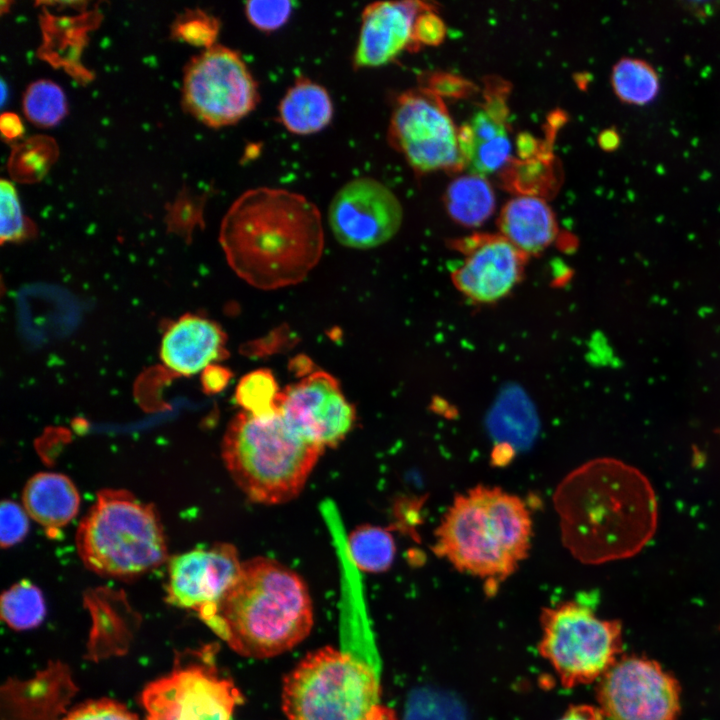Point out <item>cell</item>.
I'll use <instances>...</instances> for the list:
<instances>
[{"instance_id":"6da1fadb","label":"cell","mask_w":720,"mask_h":720,"mask_svg":"<svg viewBox=\"0 0 720 720\" xmlns=\"http://www.w3.org/2000/svg\"><path fill=\"white\" fill-rule=\"evenodd\" d=\"M553 503L564 547L584 564L631 558L657 530L658 502L651 482L613 457L591 459L567 474Z\"/></svg>"},{"instance_id":"7a4b0ae2","label":"cell","mask_w":720,"mask_h":720,"mask_svg":"<svg viewBox=\"0 0 720 720\" xmlns=\"http://www.w3.org/2000/svg\"><path fill=\"white\" fill-rule=\"evenodd\" d=\"M221 242L234 271L253 287L298 284L319 262L324 247L321 215L305 196L258 187L232 204Z\"/></svg>"},{"instance_id":"3957f363","label":"cell","mask_w":720,"mask_h":720,"mask_svg":"<svg viewBox=\"0 0 720 720\" xmlns=\"http://www.w3.org/2000/svg\"><path fill=\"white\" fill-rule=\"evenodd\" d=\"M313 617L303 579L275 559L255 557L242 562L234 583L202 621L239 655L261 659L302 642Z\"/></svg>"},{"instance_id":"277c9868","label":"cell","mask_w":720,"mask_h":720,"mask_svg":"<svg viewBox=\"0 0 720 720\" xmlns=\"http://www.w3.org/2000/svg\"><path fill=\"white\" fill-rule=\"evenodd\" d=\"M532 518L517 495L479 484L457 494L435 530L434 553L496 592L529 554Z\"/></svg>"},{"instance_id":"5b68a950","label":"cell","mask_w":720,"mask_h":720,"mask_svg":"<svg viewBox=\"0 0 720 720\" xmlns=\"http://www.w3.org/2000/svg\"><path fill=\"white\" fill-rule=\"evenodd\" d=\"M324 450L295 434L278 411L240 412L222 441V458L233 481L249 500L265 505L298 496Z\"/></svg>"},{"instance_id":"8992f818","label":"cell","mask_w":720,"mask_h":720,"mask_svg":"<svg viewBox=\"0 0 720 720\" xmlns=\"http://www.w3.org/2000/svg\"><path fill=\"white\" fill-rule=\"evenodd\" d=\"M76 546L91 571L133 579L167 559L164 530L153 505L122 489H104L82 519Z\"/></svg>"},{"instance_id":"52a82bcc","label":"cell","mask_w":720,"mask_h":720,"mask_svg":"<svg viewBox=\"0 0 720 720\" xmlns=\"http://www.w3.org/2000/svg\"><path fill=\"white\" fill-rule=\"evenodd\" d=\"M375 671L332 647L306 655L285 677L281 707L286 720H361L380 704Z\"/></svg>"},{"instance_id":"ba28073f","label":"cell","mask_w":720,"mask_h":720,"mask_svg":"<svg viewBox=\"0 0 720 720\" xmlns=\"http://www.w3.org/2000/svg\"><path fill=\"white\" fill-rule=\"evenodd\" d=\"M540 625L539 652L566 688L599 680L622 652L621 623L599 618L579 601L543 608Z\"/></svg>"},{"instance_id":"9c48e42d","label":"cell","mask_w":720,"mask_h":720,"mask_svg":"<svg viewBox=\"0 0 720 720\" xmlns=\"http://www.w3.org/2000/svg\"><path fill=\"white\" fill-rule=\"evenodd\" d=\"M183 104L194 117L210 127L234 124L257 105V84L239 54L213 45L186 65Z\"/></svg>"},{"instance_id":"30bf717a","label":"cell","mask_w":720,"mask_h":720,"mask_svg":"<svg viewBox=\"0 0 720 720\" xmlns=\"http://www.w3.org/2000/svg\"><path fill=\"white\" fill-rule=\"evenodd\" d=\"M242 695L208 657L181 662L141 694L146 720H232Z\"/></svg>"},{"instance_id":"8fae6325","label":"cell","mask_w":720,"mask_h":720,"mask_svg":"<svg viewBox=\"0 0 720 720\" xmlns=\"http://www.w3.org/2000/svg\"><path fill=\"white\" fill-rule=\"evenodd\" d=\"M597 700L609 720H677L681 687L657 661L622 656L599 679Z\"/></svg>"},{"instance_id":"7c38bea8","label":"cell","mask_w":720,"mask_h":720,"mask_svg":"<svg viewBox=\"0 0 720 720\" xmlns=\"http://www.w3.org/2000/svg\"><path fill=\"white\" fill-rule=\"evenodd\" d=\"M388 138L416 171L449 169L463 162L458 132L440 99L428 89L399 97Z\"/></svg>"},{"instance_id":"4fadbf2b","label":"cell","mask_w":720,"mask_h":720,"mask_svg":"<svg viewBox=\"0 0 720 720\" xmlns=\"http://www.w3.org/2000/svg\"><path fill=\"white\" fill-rule=\"evenodd\" d=\"M403 218L396 195L371 177L355 178L333 197L328 212L336 240L345 247L370 249L390 240Z\"/></svg>"},{"instance_id":"5bb4252c","label":"cell","mask_w":720,"mask_h":720,"mask_svg":"<svg viewBox=\"0 0 720 720\" xmlns=\"http://www.w3.org/2000/svg\"><path fill=\"white\" fill-rule=\"evenodd\" d=\"M277 411L295 434L324 449L342 442L356 419L337 380L322 371L280 392Z\"/></svg>"},{"instance_id":"9a60e30c","label":"cell","mask_w":720,"mask_h":720,"mask_svg":"<svg viewBox=\"0 0 720 720\" xmlns=\"http://www.w3.org/2000/svg\"><path fill=\"white\" fill-rule=\"evenodd\" d=\"M241 565L236 548L228 543L173 556L168 564L166 600L195 611L203 620L234 583Z\"/></svg>"},{"instance_id":"2e32d148","label":"cell","mask_w":720,"mask_h":720,"mask_svg":"<svg viewBox=\"0 0 720 720\" xmlns=\"http://www.w3.org/2000/svg\"><path fill=\"white\" fill-rule=\"evenodd\" d=\"M472 248L454 273L455 284L473 300H498L518 281L522 253L503 236L482 239Z\"/></svg>"},{"instance_id":"e0dca14e","label":"cell","mask_w":720,"mask_h":720,"mask_svg":"<svg viewBox=\"0 0 720 720\" xmlns=\"http://www.w3.org/2000/svg\"><path fill=\"white\" fill-rule=\"evenodd\" d=\"M420 2H376L362 13L354 65L377 67L388 63L413 42Z\"/></svg>"},{"instance_id":"ac0fdd59","label":"cell","mask_w":720,"mask_h":720,"mask_svg":"<svg viewBox=\"0 0 720 720\" xmlns=\"http://www.w3.org/2000/svg\"><path fill=\"white\" fill-rule=\"evenodd\" d=\"M225 335L211 320L185 315L163 334L160 358L171 372L181 376L201 373L225 354Z\"/></svg>"},{"instance_id":"d6986e66","label":"cell","mask_w":720,"mask_h":720,"mask_svg":"<svg viewBox=\"0 0 720 720\" xmlns=\"http://www.w3.org/2000/svg\"><path fill=\"white\" fill-rule=\"evenodd\" d=\"M79 505L76 486L60 473H37L27 481L23 490L26 512L48 530L67 525L77 515Z\"/></svg>"},{"instance_id":"ffe728a7","label":"cell","mask_w":720,"mask_h":720,"mask_svg":"<svg viewBox=\"0 0 720 720\" xmlns=\"http://www.w3.org/2000/svg\"><path fill=\"white\" fill-rule=\"evenodd\" d=\"M499 224L503 237L521 253H535L547 247L556 235L550 207L536 196H519L503 208Z\"/></svg>"},{"instance_id":"44dd1931","label":"cell","mask_w":720,"mask_h":720,"mask_svg":"<svg viewBox=\"0 0 720 720\" xmlns=\"http://www.w3.org/2000/svg\"><path fill=\"white\" fill-rule=\"evenodd\" d=\"M463 160L471 174L484 176L501 168L511 151L504 125L490 112L480 110L458 132Z\"/></svg>"},{"instance_id":"7402d4cb","label":"cell","mask_w":720,"mask_h":720,"mask_svg":"<svg viewBox=\"0 0 720 720\" xmlns=\"http://www.w3.org/2000/svg\"><path fill=\"white\" fill-rule=\"evenodd\" d=\"M333 105L324 87L302 78L291 86L279 105L282 125L291 133L309 135L325 128L331 121Z\"/></svg>"},{"instance_id":"603a6c76","label":"cell","mask_w":720,"mask_h":720,"mask_svg":"<svg viewBox=\"0 0 720 720\" xmlns=\"http://www.w3.org/2000/svg\"><path fill=\"white\" fill-rule=\"evenodd\" d=\"M449 215L466 226H477L487 220L495 208V196L488 181L470 174L450 183L445 195Z\"/></svg>"},{"instance_id":"cb8c5ba5","label":"cell","mask_w":720,"mask_h":720,"mask_svg":"<svg viewBox=\"0 0 720 720\" xmlns=\"http://www.w3.org/2000/svg\"><path fill=\"white\" fill-rule=\"evenodd\" d=\"M610 82L615 96L632 106L652 103L660 92L657 70L644 59L623 57L613 66Z\"/></svg>"},{"instance_id":"d4e9b609","label":"cell","mask_w":720,"mask_h":720,"mask_svg":"<svg viewBox=\"0 0 720 720\" xmlns=\"http://www.w3.org/2000/svg\"><path fill=\"white\" fill-rule=\"evenodd\" d=\"M348 549L354 564L360 570L369 573L388 570L396 554L391 533L370 524L362 525L350 533Z\"/></svg>"},{"instance_id":"484cf974","label":"cell","mask_w":720,"mask_h":720,"mask_svg":"<svg viewBox=\"0 0 720 720\" xmlns=\"http://www.w3.org/2000/svg\"><path fill=\"white\" fill-rule=\"evenodd\" d=\"M45 614L42 592L29 580L15 583L1 596L2 619L13 629L34 628L43 621Z\"/></svg>"},{"instance_id":"4316f807","label":"cell","mask_w":720,"mask_h":720,"mask_svg":"<svg viewBox=\"0 0 720 720\" xmlns=\"http://www.w3.org/2000/svg\"><path fill=\"white\" fill-rule=\"evenodd\" d=\"M23 111L29 121L38 126H54L66 115L65 94L54 82L37 80L24 93Z\"/></svg>"},{"instance_id":"83f0119b","label":"cell","mask_w":720,"mask_h":720,"mask_svg":"<svg viewBox=\"0 0 720 720\" xmlns=\"http://www.w3.org/2000/svg\"><path fill=\"white\" fill-rule=\"evenodd\" d=\"M280 392L269 370L259 369L245 375L239 382L235 398L243 411L264 415L277 411Z\"/></svg>"},{"instance_id":"f1b7e54d","label":"cell","mask_w":720,"mask_h":720,"mask_svg":"<svg viewBox=\"0 0 720 720\" xmlns=\"http://www.w3.org/2000/svg\"><path fill=\"white\" fill-rule=\"evenodd\" d=\"M56 146L50 139L36 137L16 147L11 156L15 177L36 180L43 176L55 158Z\"/></svg>"},{"instance_id":"f546056e","label":"cell","mask_w":720,"mask_h":720,"mask_svg":"<svg viewBox=\"0 0 720 720\" xmlns=\"http://www.w3.org/2000/svg\"><path fill=\"white\" fill-rule=\"evenodd\" d=\"M172 33L177 39L207 49L216 39L218 22L201 10L187 11L177 18Z\"/></svg>"},{"instance_id":"4dcf8cb0","label":"cell","mask_w":720,"mask_h":720,"mask_svg":"<svg viewBox=\"0 0 720 720\" xmlns=\"http://www.w3.org/2000/svg\"><path fill=\"white\" fill-rule=\"evenodd\" d=\"M1 229L2 242H14L23 239L27 234L28 225L22 213L17 191L8 180L0 182Z\"/></svg>"},{"instance_id":"1f68e13d","label":"cell","mask_w":720,"mask_h":720,"mask_svg":"<svg viewBox=\"0 0 720 720\" xmlns=\"http://www.w3.org/2000/svg\"><path fill=\"white\" fill-rule=\"evenodd\" d=\"M292 12L290 1H249L245 13L249 22L265 32L274 31L283 26Z\"/></svg>"},{"instance_id":"d6a6232c","label":"cell","mask_w":720,"mask_h":720,"mask_svg":"<svg viewBox=\"0 0 720 720\" xmlns=\"http://www.w3.org/2000/svg\"><path fill=\"white\" fill-rule=\"evenodd\" d=\"M28 513L19 504L5 500L0 509V541L3 548L21 542L28 533Z\"/></svg>"},{"instance_id":"836d02e7","label":"cell","mask_w":720,"mask_h":720,"mask_svg":"<svg viewBox=\"0 0 720 720\" xmlns=\"http://www.w3.org/2000/svg\"><path fill=\"white\" fill-rule=\"evenodd\" d=\"M64 720H139V718L118 702L100 699L76 707Z\"/></svg>"},{"instance_id":"e575fe53","label":"cell","mask_w":720,"mask_h":720,"mask_svg":"<svg viewBox=\"0 0 720 720\" xmlns=\"http://www.w3.org/2000/svg\"><path fill=\"white\" fill-rule=\"evenodd\" d=\"M444 35L445 26L439 16L428 11L418 14L414 24L413 41L437 45Z\"/></svg>"},{"instance_id":"d590c367","label":"cell","mask_w":720,"mask_h":720,"mask_svg":"<svg viewBox=\"0 0 720 720\" xmlns=\"http://www.w3.org/2000/svg\"><path fill=\"white\" fill-rule=\"evenodd\" d=\"M201 384L206 393L221 392L231 379V372L217 364H212L201 372Z\"/></svg>"},{"instance_id":"8d00e7d4","label":"cell","mask_w":720,"mask_h":720,"mask_svg":"<svg viewBox=\"0 0 720 720\" xmlns=\"http://www.w3.org/2000/svg\"><path fill=\"white\" fill-rule=\"evenodd\" d=\"M599 707L580 704L570 706L557 720H604Z\"/></svg>"},{"instance_id":"74e56055","label":"cell","mask_w":720,"mask_h":720,"mask_svg":"<svg viewBox=\"0 0 720 720\" xmlns=\"http://www.w3.org/2000/svg\"><path fill=\"white\" fill-rule=\"evenodd\" d=\"M0 129L2 135L8 140L16 139L24 132L23 124L20 118L11 112L2 114L0 119Z\"/></svg>"},{"instance_id":"f35d334b","label":"cell","mask_w":720,"mask_h":720,"mask_svg":"<svg viewBox=\"0 0 720 720\" xmlns=\"http://www.w3.org/2000/svg\"><path fill=\"white\" fill-rule=\"evenodd\" d=\"M361 720H398V718L392 709L378 704Z\"/></svg>"},{"instance_id":"ab89813d","label":"cell","mask_w":720,"mask_h":720,"mask_svg":"<svg viewBox=\"0 0 720 720\" xmlns=\"http://www.w3.org/2000/svg\"><path fill=\"white\" fill-rule=\"evenodd\" d=\"M599 136V144L605 150H614L620 143V137L613 129L605 130Z\"/></svg>"}]
</instances>
